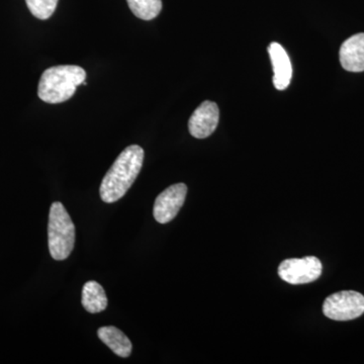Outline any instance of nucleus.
<instances>
[{"instance_id":"obj_1","label":"nucleus","mask_w":364,"mask_h":364,"mask_svg":"<svg viewBox=\"0 0 364 364\" xmlns=\"http://www.w3.org/2000/svg\"><path fill=\"white\" fill-rule=\"evenodd\" d=\"M143 161L144 150L140 146L127 147L102 179L100 188L102 200L107 203L121 200L140 173Z\"/></svg>"},{"instance_id":"obj_2","label":"nucleus","mask_w":364,"mask_h":364,"mask_svg":"<svg viewBox=\"0 0 364 364\" xmlns=\"http://www.w3.org/2000/svg\"><path fill=\"white\" fill-rule=\"evenodd\" d=\"M86 72L82 67L59 65L51 67L41 76L38 95L47 104L65 102L75 95L76 88L82 85Z\"/></svg>"},{"instance_id":"obj_3","label":"nucleus","mask_w":364,"mask_h":364,"mask_svg":"<svg viewBox=\"0 0 364 364\" xmlns=\"http://www.w3.org/2000/svg\"><path fill=\"white\" fill-rule=\"evenodd\" d=\"M49 250L53 259L65 260L75 245V226L61 203H53L48 225Z\"/></svg>"},{"instance_id":"obj_4","label":"nucleus","mask_w":364,"mask_h":364,"mask_svg":"<svg viewBox=\"0 0 364 364\" xmlns=\"http://www.w3.org/2000/svg\"><path fill=\"white\" fill-rule=\"evenodd\" d=\"M323 313L334 321L358 318L364 314V296L354 291L333 294L325 299Z\"/></svg>"},{"instance_id":"obj_5","label":"nucleus","mask_w":364,"mask_h":364,"mask_svg":"<svg viewBox=\"0 0 364 364\" xmlns=\"http://www.w3.org/2000/svg\"><path fill=\"white\" fill-rule=\"evenodd\" d=\"M322 263L315 256L291 258L280 263V279L291 284H306L315 282L322 274Z\"/></svg>"},{"instance_id":"obj_6","label":"nucleus","mask_w":364,"mask_h":364,"mask_svg":"<svg viewBox=\"0 0 364 364\" xmlns=\"http://www.w3.org/2000/svg\"><path fill=\"white\" fill-rule=\"evenodd\" d=\"M186 195L188 186L184 183L173 184L162 191L157 196L153 208L155 220L160 224L171 222L186 202Z\"/></svg>"},{"instance_id":"obj_7","label":"nucleus","mask_w":364,"mask_h":364,"mask_svg":"<svg viewBox=\"0 0 364 364\" xmlns=\"http://www.w3.org/2000/svg\"><path fill=\"white\" fill-rule=\"evenodd\" d=\"M220 111L217 104L205 100L188 121V130L191 135L196 139H205L212 135L219 124Z\"/></svg>"},{"instance_id":"obj_8","label":"nucleus","mask_w":364,"mask_h":364,"mask_svg":"<svg viewBox=\"0 0 364 364\" xmlns=\"http://www.w3.org/2000/svg\"><path fill=\"white\" fill-rule=\"evenodd\" d=\"M270 60L273 68V85L279 90H284L289 87L293 77V67L286 50L279 43H272L269 48Z\"/></svg>"},{"instance_id":"obj_9","label":"nucleus","mask_w":364,"mask_h":364,"mask_svg":"<svg viewBox=\"0 0 364 364\" xmlns=\"http://www.w3.org/2000/svg\"><path fill=\"white\" fill-rule=\"evenodd\" d=\"M340 63L349 72L364 71V33H356L340 48Z\"/></svg>"},{"instance_id":"obj_10","label":"nucleus","mask_w":364,"mask_h":364,"mask_svg":"<svg viewBox=\"0 0 364 364\" xmlns=\"http://www.w3.org/2000/svg\"><path fill=\"white\" fill-rule=\"evenodd\" d=\"M98 338L119 358H127L131 355L133 345L124 332L114 326L102 327L97 331Z\"/></svg>"},{"instance_id":"obj_11","label":"nucleus","mask_w":364,"mask_h":364,"mask_svg":"<svg viewBox=\"0 0 364 364\" xmlns=\"http://www.w3.org/2000/svg\"><path fill=\"white\" fill-rule=\"evenodd\" d=\"M82 306L88 313L104 312L107 298L104 287L95 280L86 282L82 289Z\"/></svg>"},{"instance_id":"obj_12","label":"nucleus","mask_w":364,"mask_h":364,"mask_svg":"<svg viewBox=\"0 0 364 364\" xmlns=\"http://www.w3.org/2000/svg\"><path fill=\"white\" fill-rule=\"evenodd\" d=\"M132 13L143 21L154 20L162 11V0H127Z\"/></svg>"},{"instance_id":"obj_13","label":"nucleus","mask_w":364,"mask_h":364,"mask_svg":"<svg viewBox=\"0 0 364 364\" xmlns=\"http://www.w3.org/2000/svg\"><path fill=\"white\" fill-rule=\"evenodd\" d=\"M59 0H26V6L35 18L48 20L56 11Z\"/></svg>"}]
</instances>
